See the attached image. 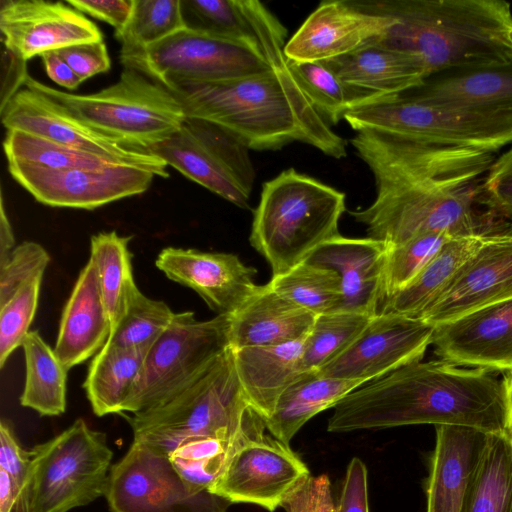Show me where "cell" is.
<instances>
[{
	"label": "cell",
	"instance_id": "cell-1",
	"mask_svg": "<svg viewBox=\"0 0 512 512\" xmlns=\"http://www.w3.org/2000/svg\"><path fill=\"white\" fill-rule=\"evenodd\" d=\"M357 155L373 174L376 197L349 213L387 247L426 233L473 235L499 222L476 208L488 167L469 152L390 143L364 146Z\"/></svg>",
	"mask_w": 512,
	"mask_h": 512
},
{
	"label": "cell",
	"instance_id": "cell-2",
	"mask_svg": "<svg viewBox=\"0 0 512 512\" xmlns=\"http://www.w3.org/2000/svg\"><path fill=\"white\" fill-rule=\"evenodd\" d=\"M458 425L506 431L502 379L485 368L443 359L414 362L365 383L334 407V433L407 425Z\"/></svg>",
	"mask_w": 512,
	"mask_h": 512
},
{
	"label": "cell",
	"instance_id": "cell-3",
	"mask_svg": "<svg viewBox=\"0 0 512 512\" xmlns=\"http://www.w3.org/2000/svg\"><path fill=\"white\" fill-rule=\"evenodd\" d=\"M262 74L219 81H170L165 86L186 117L227 130L250 150H276L292 142L308 144L341 159L347 142L314 108L292 75L285 55L270 60Z\"/></svg>",
	"mask_w": 512,
	"mask_h": 512
},
{
	"label": "cell",
	"instance_id": "cell-4",
	"mask_svg": "<svg viewBox=\"0 0 512 512\" xmlns=\"http://www.w3.org/2000/svg\"><path fill=\"white\" fill-rule=\"evenodd\" d=\"M390 18L381 46L403 53L427 77L453 68L512 61L507 32L512 12L503 0H357Z\"/></svg>",
	"mask_w": 512,
	"mask_h": 512
},
{
	"label": "cell",
	"instance_id": "cell-5",
	"mask_svg": "<svg viewBox=\"0 0 512 512\" xmlns=\"http://www.w3.org/2000/svg\"><path fill=\"white\" fill-rule=\"evenodd\" d=\"M345 194L289 168L264 182L254 211L250 244L279 275L305 262L338 237Z\"/></svg>",
	"mask_w": 512,
	"mask_h": 512
},
{
	"label": "cell",
	"instance_id": "cell-6",
	"mask_svg": "<svg viewBox=\"0 0 512 512\" xmlns=\"http://www.w3.org/2000/svg\"><path fill=\"white\" fill-rule=\"evenodd\" d=\"M249 406L228 348L199 377L161 403L121 414L140 441L169 457L183 441L197 437L234 439L245 429Z\"/></svg>",
	"mask_w": 512,
	"mask_h": 512
},
{
	"label": "cell",
	"instance_id": "cell-7",
	"mask_svg": "<svg viewBox=\"0 0 512 512\" xmlns=\"http://www.w3.org/2000/svg\"><path fill=\"white\" fill-rule=\"evenodd\" d=\"M24 86L52 99L96 132L136 151L179 130L186 119L178 99L162 84L124 68L119 80L98 92L71 94L28 75Z\"/></svg>",
	"mask_w": 512,
	"mask_h": 512
},
{
	"label": "cell",
	"instance_id": "cell-8",
	"mask_svg": "<svg viewBox=\"0 0 512 512\" xmlns=\"http://www.w3.org/2000/svg\"><path fill=\"white\" fill-rule=\"evenodd\" d=\"M343 119L355 132L369 131L439 146L495 152L512 143V112L451 109L405 93L357 106Z\"/></svg>",
	"mask_w": 512,
	"mask_h": 512
},
{
	"label": "cell",
	"instance_id": "cell-9",
	"mask_svg": "<svg viewBox=\"0 0 512 512\" xmlns=\"http://www.w3.org/2000/svg\"><path fill=\"white\" fill-rule=\"evenodd\" d=\"M30 451V512H69L105 495L113 452L84 419Z\"/></svg>",
	"mask_w": 512,
	"mask_h": 512
},
{
	"label": "cell",
	"instance_id": "cell-10",
	"mask_svg": "<svg viewBox=\"0 0 512 512\" xmlns=\"http://www.w3.org/2000/svg\"><path fill=\"white\" fill-rule=\"evenodd\" d=\"M230 316L198 320L191 311L175 313L150 347L122 414L145 411L199 377L229 346Z\"/></svg>",
	"mask_w": 512,
	"mask_h": 512
},
{
	"label": "cell",
	"instance_id": "cell-11",
	"mask_svg": "<svg viewBox=\"0 0 512 512\" xmlns=\"http://www.w3.org/2000/svg\"><path fill=\"white\" fill-rule=\"evenodd\" d=\"M249 150L220 126L186 117L178 131L141 152L161 158L190 180L247 209L256 177Z\"/></svg>",
	"mask_w": 512,
	"mask_h": 512
},
{
	"label": "cell",
	"instance_id": "cell-12",
	"mask_svg": "<svg viewBox=\"0 0 512 512\" xmlns=\"http://www.w3.org/2000/svg\"><path fill=\"white\" fill-rule=\"evenodd\" d=\"M120 61L124 68L162 85L170 81L219 82L272 68L265 55L249 44L187 28Z\"/></svg>",
	"mask_w": 512,
	"mask_h": 512
},
{
	"label": "cell",
	"instance_id": "cell-13",
	"mask_svg": "<svg viewBox=\"0 0 512 512\" xmlns=\"http://www.w3.org/2000/svg\"><path fill=\"white\" fill-rule=\"evenodd\" d=\"M104 496L111 512H227L232 505L190 487L167 455L136 440L111 466Z\"/></svg>",
	"mask_w": 512,
	"mask_h": 512
},
{
	"label": "cell",
	"instance_id": "cell-14",
	"mask_svg": "<svg viewBox=\"0 0 512 512\" xmlns=\"http://www.w3.org/2000/svg\"><path fill=\"white\" fill-rule=\"evenodd\" d=\"M265 430L263 424L241 441L210 491L232 504H252L273 512L311 474L289 444Z\"/></svg>",
	"mask_w": 512,
	"mask_h": 512
},
{
	"label": "cell",
	"instance_id": "cell-15",
	"mask_svg": "<svg viewBox=\"0 0 512 512\" xmlns=\"http://www.w3.org/2000/svg\"><path fill=\"white\" fill-rule=\"evenodd\" d=\"M8 170L38 202L86 210L142 194L157 176L152 170L124 164L94 169H49L8 162Z\"/></svg>",
	"mask_w": 512,
	"mask_h": 512
},
{
	"label": "cell",
	"instance_id": "cell-16",
	"mask_svg": "<svg viewBox=\"0 0 512 512\" xmlns=\"http://www.w3.org/2000/svg\"><path fill=\"white\" fill-rule=\"evenodd\" d=\"M434 329L420 318L378 313L355 341L318 373L363 384L379 379L421 361L432 344Z\"/></svg>",
	"mask_w": 512,
	"mask_h": 512
},
{
	"label": "cell",
	"instance_id": "cell-17",
	"mask_svg": "<svg viewBox=\"0 0 512 512\" xmlns=\"http://www.w3.org/2000/svg\"><path fill=\"white\" fill-rule=\"evenodd\" d=\"M7 130H20L77 150L94 153L118 164L152 170L169 177L167 164L159 157L129 149L96 132L52 99L29 88H22L0 109Z\"/></svg>",
	"mask_w": 512,
	"mask_h": 512
},
{
	"label": "cell",
	"instance_id": "cell-18",
	"mask_svg": "<svg viewBox=\"0 0 512 512\" xmlns=\"http://www.w3.org/2000/svg\"><path fill=\"white\" fill-rule=\"evenodd\" d=\"M390 21L357 0L323 1L286 42L284 55L290 62L334 59L383 38Z\"/></svg>",
	"mask_w": 512,
	"mask_h": 512
},
{
	"label": "cell",
	"instance_id": "cell-19",
	"mask_svg": "<svg viewBox=\"0 0 512 512\" xmlns=\"http://www.w3.org/2000/svg\"><path fill=\"white\" fill-rule=\"evenodd\" d=\"M2 45L28 61L44 52L103 40L100 29L63 2L1 0Z\"/></svg>",
	"mask_w": 512,
	"mask_h": 512
},
{
	"label": "cell",
	"instance_id": "cell-20",
	"mask_svg": "<svg viewBox=\"0 0 512 512\" xmlns=\"http://www.w3.org/2000/svg\"><path fill=\"white\" fill-rule=\"evenodd\" d=\"M512 299V222L484 244L417 318L434 326Z\"/></svg>",
	"mask_w": 512,
	"mask_h": 512
},
{
	"label": "cell",
	"instance_id": "cell-21",
	"mask_svg": "<svg viewBox=\"0 0 512 512\" xmlns=\"http://www.w3.org/2000/svg\"><path fill=\"white\" fill-rule=\"evenodd\" d=\"M155 265L168 279L194 290L217 315L234 314L258 286L256 269L232 253L166 247Z\"/></svg>",
	"mask_w": 512,
	"mask_h": 512
},
{
	"label": "cell",
	"instance_id": "cell-22",
	"mask_svg": "<svg viewBox=\"0 0 512 512\" xmlns=\"http://www.w3.org/2000/svg\"><path fill=\"white\" fill-rule=\"evenodd\" d=\"M432 345L440 359L456 365L512 371V299L435 326Z\"/></svg>",
	"mask_w": 512,
	"mask_h": 512
},
{
	"label": "cell",
	"instance_id": "cell-23",
	"mask_svg": "<svg viewBox=\"0 0 512 512\" xmlns=\"http://www.w3.org/2000/svg\"><path fill=\"white\" fill-rule=\"evenodd\" d=\"M386 255L383 242L339 235L318 247L306 262L338 274L343 293L340 310L375 316L383 303Z\"/></svg>",
	"mask_w": 512,
	"mask_h": 512
},
{
	"label": "cell",
	"instance_id": "cell-24",
	"mask_svg": "<svg viewBox=\"0 0 512 512\" xmlns=\"http://www.w3.org/2000/svg\"><path fill=\"white\" fill-rule=\"evenodd\" d=\"M426 480V512H462L489 432L467 426H435Z\"/></svg>",
	"mask_w": 512,
	"mask_h": 512
},
{
	"label": "cell",
	"instance_id": "cell-25",
	"mask_svg": "<svg viewBox=\"0 0 512 512\" xmlns=\"http://www.w3.org/2000/svg\"><path fill=\"white\" fill-rule=\"evenodd\" d=\"M405 94L451 109L512 112V61L441 71Z\"/></svg>",
	"mask_w": 512,
	"mask_h": 512
},
{
	"label": "cell",
	"instance_id": "cell-26",
	"mask_svg": "<svg viewBox=\"0 0 512 512\" xmlns=\"http://www.w3.org/2000/svg\"><path fill=\"white\" fill-rule=\"evenodd\" d=\"M111 323L91 258L80 272L63 309L54 352L69 371L106 345Z\"/></svg>",
	"mask_w": 512,
	"mask_h": 512
},
{
	"label": "cell",
	"instance_id": "cell-27",
	"mask_svg": "<svg viewBox=\"0 0 512 512\" xmlns=\"http://www.w3.org/2000/svg\"><path fill=\"white\" fill-rule=\"evenodd\" d=\"M317 315L277 293L269 283L257 286L230 316L229 346H273L308 336Z\"/></svg>",
	"mask_w": 512,
	"mask_h": 512
},
{
	"label": "cell",
	"instance_id": "cell-28",
	"mask_svg": "<svg viewBox=\"0 0 512 512\" xmlns=\"http://www.w3.org/2000/svg\"><path fill=\"white\" fill-rule=\"evenodd\" d=\"M306 337L273 346L232 349L236 372L249 406L264 420L280 395L306 371Z\"/></svg>",
	"mask_w": 512,
	"mask_h": 512
},
{
	"label": "cell",
	"instance_id": "cell-29",
	"mask_svg": "<svg viewBox=\"0 0 512 512\" xmlns=\"http://www.w3.org/2000/svg\"><path fill=\"white\" fill-rule=\"evenodd\" d=\"M508 224L499 221L481 233L450 239L407 286L383 302L379 313L417 318L442 294L465 263Z\"/></svg>",
	"mask_w": 512,
	"mask_h": 512
},
{
	"label": "cell",
	"instance_id": "cell-30",
	"mask_svg": "<svg viewBox=\"0 0 512 512\" xmlns=\"http://www.w3.org/2000/svg\"><path fill=\"white\" fill-rule=\"evenodd\" d=\"M323 62L347 85L384 96L404 94L427 78L414 59L376 43Z\"/></svg>",
	"mask_w": 512,
	"mask_h": 512
},
{
	"label": "cell",
	"instance_id": "cell-31",
	"mask_svg": "<svg viewBox=\"0 0 512 512\" xmlns=\"http://www.w3.org/2000/svg\"><path fill=\"white\" fill-rule=\"evenodd\" d=\"M363 385L306 371L280 395L264 424L278 440L290 444L296 433L318 413L333 408L347 394Z\"/></svg>",
	"mask_w": 512,
	"mask_h": 512
},
{
	"label": "cell",
	"instance_id": "cell-32",
	"mask_svg": "<svg viewBox=\"0 0 512 512\" xmlns=\"http://www.w3.org/2000/svg\"><path fill=\"white\" fill-rule=\"evenodd\" d=\"M147 352L146 349L104 346L93 357L83 388L95 415L123 413Z\"/></svg>",
	"mask_w": 512,
	"mask_h": 512
},
{
	"label": "cell",
	"instance_id": "cell-33",
	"mask_svg": "<svg viewBox=\"0 0 512 512\" xmlns=\"http://www.w3.org/2000/svg\"><path fill=\"white\" fill-rule=\"evenodd\" d=\"M131 238L109 231L93 235L90 240V258L96 266L102 298L111 323V334L124 318L139 290L134 281L132 255L128 248Z\"/></svg>",
	"mask_w": 512,
	"mask_h": 512
},
{
	"label": "cell",
	"instance_id": "cell-34",
	"mask_svg": "<svg viewBox=\"0 0 512 512\" xmlns=\"http://www.w3.org/2000/svg\"><path fill=\"white\" fill-rule=\"evenodd\" d=\"M22 348L26 380L20 404L42 416L63 414L66 411L68 370L37 331L27 334Z\"/></svg>",
	"mask_w": 512,
	"mask_h": 512
},
{
	"label": "cell",
	"instance_id": "cell-35",
	"mask_svg": "<svg viewBox=\"0 0 512 512\" xmlns=\"http://www.w3.org/2000/svg\"><path fill=\"white\" fill-rule=\"evenodd\" d=\"M462 512H512V436L490 433Z\"/></svg>",
	"mask_w": 512,
	"mask_h": 512
},
{
	"label": "cell",
	"instance_id": "cell-36",
	"mask_svg": "<svg viewBox=\"0 0 512 512\" xmlns=\"http://www.w3.org/2000/svg\"><path fill=\"white\" fill-rule=\"evenodd\" d=\"M263 424V419L253 410L244 431L238 437L190 438L170 453L169 460L177 474L190 487L198 491H210L233 451L249 433Z\"/></svg>",
	"mask_w": 512,
	"mask_h": 512
},
{
	"label": "cell",
	"instance_id": "cell-37",
	"mask_svg": "<svg viewBox=\"0 0 512 512\" xmlns=\"http://www.w3.org/2000/svg\"><path fill=\"white\" fill-rule=\"evenodd\" d=\"M287 62L301 90L328 123L337 124L349 110L384 96L347 85L323 61Z\"/></svg>",
	"mask_w": 512,
	"mask_h": 512
},
{
	"label": "cell",
	"instance_id": "cell-38",
	"mask_svg": "<svg viewBox=\"0 0 512 512\" xmlns=\"http://www.w3.org/2000/svg\"><path fill=\"white\" fill-rule=\"evenodd\" d=\"M268 283L277 293L317 316L339 311L343 302L338 274L306 261L273 275Z\"/></svg>",
	"mask_w": 512,
	"mask_h": 512
},
{
	"label": "cell",
	"instance_id": "cell-39",
	"mask_svg": "<svg viewBox=\"0 0 512 512\" xmlns=\"http://www.w3.org/2000/svg\"><path fill=\"white\" fill-rule=\"evenodd\" d=\"M185 28L180 0H134L126 26L115 32L120 59L137 54Z\"/></svg>",
	"mask_w": 512,
	"mask_h": 512
},
{
	"label": "cell",
	"instance_id": "cell-40",
	"mask_svg": "<svg viewBox=\"0 0 512 512\" xmlns=\"http://www.w3.org/2000/svg\"><path fill=\"white\" fill-rule=\"evenodd\" d=\"M3 149L7 162L49 169L101 168L115 161L77 150L20 130H7Z\"/></svg>",
	"mask_w": 512,
	"mask_h": 512
},
{
	"label": "cell",
	"instance_id": "cell-41",
	"mask_svg": "<svg viewBox=\"0 0 512 512\" xmlns=\"http://www.w3.org/2000/svg\"><path fill=\"white\" fill-rule=\"evenodd\" d=\"M372 317L343 310L318 315L305 340L304 370L318 371L335 359L355 341Z\"/></svg>",
	"mask_w": 512,
	"mask_h": 512
},
{
	"label": "cell",
	"instance_id": "cell-42",
	"mask_svg": "<svg viewBox=\"0 0 512 512\" xmlns=\"http://www.w3.org/2000/svg\"><path fill=\"white\" fill-rule=\"evenodd\" d=\"M174 315L165 302L148 298L138 290L105 346L149 350Z\"/></svg>",
	"mask_w": 512,
	"mask_h": 512
},
{
	"label": "cell",
	"instance_id": "cell-43",
	"mask_svg": "<svg viewBox=\"0 0 512 512\" xmlns=\"http://www.w3.org/2000/svg\"><path fill=\"white\" fill-rule=\"evenodd\" d=\"M452 238L455 237L447 233H426L402 244L387 247L383 302L407 286Z\"/></svg>",
	"mask_w": 512,
	"mask_h": 512
},
{
	"label": "cell",
	"instance_id": "cell-44",
	"mask_svg": "<svg viewBox=\"0 0 512 512\" xmlns=\"http://www.w3.org/2000/svg\"><path fill=\"white\" fill-rule=\"evenodd\" d=\"M41 278L22 285L16 293L0 306V367L12 352L22 346L34 319L41 287Z\"/></svg>",
	"mask_w": 512,
	"mask_h": 512
},
{
	"label": "cell",
	"instance_id": "cell-45",
	"mask_svg": "<svg viewBox=\"0 0 512 512\" xmlns=\"http://www.w3.org/2000/svg\"><path fill=\"white\" fill-rule=\"evenodd\" d=\"M50 262L46 249L33 241L17 245L8 259L0 264V306H3L25 283L43 277Z\"/></svg>",
	"mask_w": 512,
	"mask_h": 512
},
{
	"label": "cell",
	"instance_id": "cell-46",
	"mask_svg": "<svg viewBox=\"0 0 512 512\" xmlns=\"http://www.w3.org/2000/svg\"><path fill=\"white\" fill-rule=\"evenodd\" d=\"M0 469L6 471L18 489V504L15 512H30L31 451L19 444L10 423H0Z\"/></svg>",
	"mask_w": 512,
	"mask_h": 512
},
{
	"label": "cell",
	"instance_id": "cell-47",
	"mask_svg": "<svg viewBox=\"0 0 512 512\" xmlns=\"http://www.w3.org/2000/svg\"><path fill=\"white\" fill-rule=\"evenodd\" d=\"M479 203L512 222V148L489 167L480 185Z\"/></svg>",
	"mask_w": 512,
	"mask_h": 512
},
{
	"label": "cell",
	"instance_id": "cell-48",
	"mask_svg": "<svg viewBox=\"0 0 512 512\" xmlns=\"http://www.w3.org/2000/svg\"><path fill=\"white\" fill-rule=\"evenodd\" d=\"M286 512H336L331 483L326 474L310 476L284 501Z\"/></svg>",
	"mask_w": 512,
	"mask_h": 512
},
{
	"label": "cell",
	"instance_id": "cell-49",
	"mask_svg": "<svg viewBox=\"0 0 512 512\" xmlns=\"http://www.w3.org/2000/svg\"><path fill=\"white\" fill-rule=\"evenodd\" d=\"M56 51L82 81L110 69V58L103 40L79 43Z\"/></svg>",
	"mask_w": 512,
	"mask_h": 512
},
{
	"label": "cell",
	"instance_id": "cell-50",
	"mask_svg": "<svg viewBox=\"0 0 512 512\" xmlns=\"http://www.w3.org/2000/svg\"><path fill=\"white\" fill-rule=\"evenodd\" d=\"M367 475L364 462L353 457L347 466L336 512H369Z\"/></svg>",
	"mask_w": 512,
	"mask_h": 512
},
{
	"label": "cell",
	"instance_id": "cell-51",
	"mask_svg": "<svg viewBox=\"0 0 512 512\" xmlns=\"http://www.w3.org/2000/svg\"><path fill=\"white\" fill-rule=\"evenodd\" d=\"M67 4L79 12L107 22L118 32L129 21L134 0H68Z\"/></svg>",
	"mask_w": 512,
	"mask_h": 512
},
{
	"label": "cell",
	"instance_id": "cell-52",
	"mask_svg": "<svg viewBox=\"0 0 512 512\" xmlns=\"http://www.w3.org/2000/svg\"><path fill=\"white\" fill-rule=\"evenodd\" d=\"M0 109L24 86L28 77L26 62L2 45Z\"/></svg>",
	"mask_w": 512,
	"mask_h": 512
},
{
	"label": "cell",
	"instance_id": "cell-53",
	"mask_svg": "<svg viewBox=\"0 0 512 512\" xmlns=\"http://www.w3.org/2000/svg\"><path fill=\"white\" fill-rule=\"evenodd\" d=\"M39 57L49 78L58 85L74 90L83 82L56 50L44 52Z\"/></svg>",
	"mask_w": 512,
	"mask_h": 512
},
{
	"label": "cell",
	"instance_id": "cell-54",
	"mask_svg": "<svg viewBox=\"0 0 512 512\" xmlns=\"http://www.w3.org/2000/svg\"><path fill=\"white\" fill-rule=\"evenodd\" d=\"M3 195L1 193V208H0V264L4 263L15 246V237L9 222L8 216L5 211Z\"/></svg>",
	"mask_w": 512,
	"mask_h": 512
},
{
	"label": "cell",
	"instance_id": "cell-55",
	"mask_svg": "<svg viewBox=\"0 0 512 512\" xmlns=\"http://www.w3.org/2000/svg\"><path fill=\"white\" fill-rule=\"evenodd\" d=\"M18 500L16 485L9 474L0 469V512H15Z\"/></svg>",
	"mask_w": 512,
	"mask_h": 512
},
{
	"label": "cell",
	"instance_id": "cell-56",
	"mask_svg": "<svg viewBox=\"0 0 512 512\" xmlns=\"http://www.w3.org/2000/svg\"><path fill=\"white\" fill-rule=\"evenodd\" d=\"M502 385L506 405V431L512 436V371L504 373Z\"/></svg>",
	"mask_w": 512,
	"mask_h": 512
},
{
	"label": "cell",
	"instance_id": "cell-57",
	"mask_svg": "<svg viewBox=\"0 0 512 512\" xmlns=\"http://www.w3.org/2000/svg\"><path fill=\"white\" fill-rule=\"evenodd\" d=\"M507 39H508L509 44L512 47V27L507 32Z\"/></svg>",
	"mask_w": 512,
	"mask_h": 512
}]
</instances>
